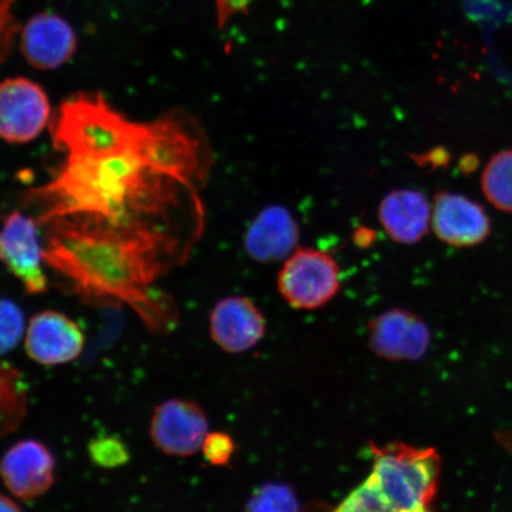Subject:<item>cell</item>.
Masks as SVG:
<instances>
[{
	"label": "cell",
	"instance_id": "obj_8",
	"mask_svg": "<svg viewBox=\"0 0 512 512\" xmlns=\"http://www.w3.org/2000/svg\"><path fill=\"white\" fill-rule=\"evenodd\" d=\"M86 337L80 325L61 312L47 310L30 319L24 336V348L32 361L54 367L79 358Z\"/></svg>",
	"mask_w": 512,
	"mask_h": 512
},
{
	"label": "cell",
	"instance_id": "obj_13",
	"mask_svg": "<svg viewBox=\"0 0 512 512\" xmlns=\"http://www.w3.org/2000/svg\"><path fill=\"white\" fill-rule=\"evenodd\" d=\"M22 53L32 67L51 70L63 66L76 50V36L59 16L38 14L21 32Z\"/></svg>",
	"mask_w": 512,
	"mask_h": 512
},
{
	"label": "cell",
	"instance_id": "obj_21",
	"mask_svg": "<svg viewBox=\"0 0 512 512\" xmlns=\"http://www.w3.org/2000/svg\"><path fill=\"white\" fill-rule=\"evenodd\" d=\"M235 450L234 441L222 432L208 433L201 451L211 465L224 466L230 462Z\"/></svg>",
	"mask_w": 512,
	"mask_h": 512
},
{
	"label": "cell",
	"instance_id": "obj_11",
	"mask_svg": "<svg viewBox=\"0 0 512 512\" xmlns=\"http://www.w3.org/2000/svg\"><path fill=\"white\" fill-rule=\"evenodd\" d=\"M210 336L230 354L251 350L266 334V319L253 300L227 297L210 312Z\"/></svg>",
	"mask_w": 512,
	"mask_h": 512
},
{
	"label": "cell",
	"instance_id": "obj_20",
	"mask_svg": "<svg viewBox=\"0 0 512 512\" xmlns=\"http://www.w3.org/2000/svg\"><path fill=\"white\" fill-rule=\"evenodd\" d=\"M17 0H0V64L8 59L16 41L21 24L17 21L12 8Z\"/></svg>",
	"mask_w": 512,
	"mask_h": 512
},
{
	"label": "cell",
	"instance_id": "obj_16",
	"mask_svg": "<svg viewBox=\"0 0 512 512\" xmlns=\"http://www.w3.org/2000/svg\"><path fill=\"white\" fill-rule=\"evenodd\" d=\"M480 185L491 206L512 214V149L498 152L490 158Z\"/></svg>",
	"mask_w": 512,
	"mask_h": 512
},
{
	"label": "cell",
	"instance_id": "obj_18",
	"mask_svg": "<svg viewBox=\"0 0 512 512\" xmlns=\"http://www.w3.org/2000/svg\"><path fill=\"white\" fill-rule=\"evenodd\" d=\"M92 462L102 469H117L130 460V451L123 439L115 435H100L88 444Z\"/></svg>",
	"mask_w": 512,
	"mask_h": 512
},
{
	"label": "cell",
	"instance_id": "obj_14",
	"mask_svg": "<svg viewBox=\"0 0 512 512\" xmlns=\"http://www.w3.org/2000/svg\"><path fill=\"white\" fill-rule=\"evenodd\" d=\"M379 220L384 232L394 242L415 245L431 228L432 206L421 191L393 190L381 201Z\"/></svg>",
	"mask_w": 512,
	"mask_h": 512
},
{
	"label": "cell",
	"instance_id": "obj_9",
	"mask_svg": "<svg viewBox=\"0 0 512 512\" xmlns=\"http://www.w3.org/2000/svg\"><path fill=\"white\" fill-rule=\"evenodd\" d=\"M369 347L383 360L418 361L431 344L427 324L415 313L393 309L381 313L369 324Z\"/></svg>",
	"mask_w": 512,
	"mask_h": 512
},
{
	"label": "cell",
	"instance_id": "obj_10",
	"mask_svg": "<svg viewBox=\"0 0 512 512\" xmlns=\"http://www.w3.org/2000/svg\"><path fill=\"white\" fill-rule=\"evenodd\" d=\"M431 228L441 242L457 248L480 245L492 229L490 217L479 203L450 191L434 196Z\"/></svg>",
	"mask_w": 512,
	"mask_h": 512
},
{
	"label": "cell",
	"instance_id": "obj_5",
	"mask_svg": "<svg viewBox=\"0 0 512 512\" xmlns=\"http://www.w3.org/2000/svg\"><path fill=\"white\" fill-rule=\"evenodd\" d=\"M51 114L46 92L38 83L14 78L0 82V139L11 144L35 140Z\"/></svg>",
	"mask_w": 512,
	"mask_h": 512
},
{
	"label": "cell",
	"instance_id": "obj_1",
	"mask_svg": "<svg viewBox=\"0 0 512 512\" xmlns=\"http://www.w3.org/2000/svg\"><path fill=\"white\" fill-rule=\"evenodd\" d=\"M51 136L62 163L28 196L47 233L123 243L171 270L187 260L201 238L200 191L214 166L194 115L174 110L139 123L101 94L82 92L63 102Z\"/></svg>",
	"mask_w": 512,
	"mask_h": 512
},
{
	"label": "cell",
	"instance_id": "obj_2",
	"mask_svg": "<svg viewBox=\"0 0 512 512\" xmlns=\"http://www.w3.org/2000/svg\"><path fill=\"white\" fill-rule=\"evenodd\" d=\"M373 477L393 512H435L441 458L434 448L371 446Z\"/></svg>",
	"mask_w": 512,
	"mask_h": 512
},
{
	"label": "cell",
	"instance_id": "obj_17",
	"mask_svg": "<svg viewBox=\"0 0 512 512\" xmlns=\"http://www.w3.org/2000/svg\"><path fill=\"white\" fill-rule=\"evenodd\" d=\"M246 512H300V505L290 486L266 484L249 498Z\"/></svg>",
	"mask_w": 512,
	"mask_h": 512
},
{
	"label": "cell",
	"instance_id": "obj_3",
	"mask_svg": "<svg viewBox=\"0 0 512 512\" xmlns=\"http://www.w3.org/2000/svg\"><path fill=\"white\" fill-rule=\"evenodd\" d=\"M277 285L280 296L293 309L317 310L341 290V270L331 254L315 248H297L284 261Z\"/></svg>",
	"mask_w": 512,
	"mask_h": 512
},
{
	"label": "cell",
	"instance_id": "obj_22",
	"mask_svg": "<svg viewBox=\"0 0 512 512\" xmlns=\"http://www.w3.org/2000/svg\"><path fill=\"white\" fill-rule=\"evenodd\" d=\"M0 512H22L14 499L9 496L0 494Z\"/></svg>",
	"mask_w": 512,
	"mask_h": 512
},
{
	"label": "cell",
	"instance_id": "obj_12",
	"mask_svg": "<svg viewBox=\"0 0 512 512\" xmlns=\"http://www.w3.org/2000/svg\"><path fill=\"white\" fill-rule=\"evenodd\" d=\"M299 242V226L290 210L283 206L262 209L249 224L245 234V249L260 264L286 260Z\"/></svg>",
	"mask_w": 512,
	"mask_h": 512
},
{
	"label": "cell",
	"instance_id": "obj_15",
	"mask_svg": "<svg viewBox=\"0 0 512 512\" xmlns=\"http://www.w3.org/2000/svg\"><path fill=\"white\" fill-rule=\"evenodd\" d=\"M28 386L21 371L0 360V438L14 433L28 411Z\"/></svg>",
	"mask_w": 512,
	"mask_h": 512
},
{
	"label": "cell",
	"instance_id": "obj_4",
	"mask_svg": "<svg viewBox=\"0 0 512 512\" xmlns=\"http://www.w3.org/2000/svg\"><path fill=\"white\" fill-rule=\"evenodd\" d=\"M0 261L15 275L29 294L48 291L44 272V246L41 243L40 223L21 211L6 217L0 230Z\"/></svg>",
	"mask_w": 512,
	"mask_h": 512
},
{
	"label": "cell",
	"instance_id": "obj_19",
	"mask_svg": "<svg viewBox=\"0 0 512 512\" xmlns=\"http://www.w3.org/2000/svg\"><path fill=\"white\" fill-rule=\"evenodd\" d=\"M24 323L21 307L9 299H0V355L17 347L24 335Z\"/></svg>",
	"mask_w": 512,
	"mask_h": 512
},
{
	"label": "cell",
	"instance_id": "obj_6",
	"mask_svg": "<svg viewBox=\"0 0 512 512\" xmlns=\"http://www.w3.org/2000/svg\"><path fill=\"white\" fill-rule=\"evenodd\" d=\"M209 433L206 413L197 403L170 399L153 411L150 438L169 457L188 458L201 450Z\"/></svg>",
	"mask_w": 512,
	"mask_h": 512
},
{
	"label": "cell",
	"instance_id": "obj_7",
	"mask_svg": "<svg viewBox=\"0 0 512 512\" xmlns=\"http://www.w3.org/2000/svg\"><path fill=\"white\" fill-rule=\"evenodd\" d=\"M56 462L49 448L35 439L17 441L0 459V479L22 501L46 495L55 483Z\"/></svg>",
	"mask_w": 512,
	"mask_h": 512
}]
</instances>
